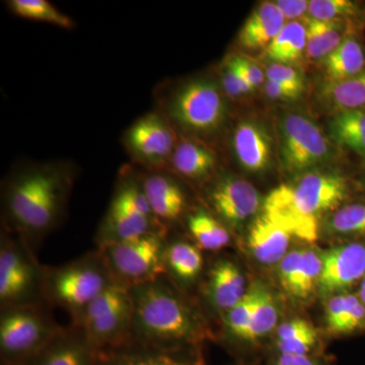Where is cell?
<instances>
[{"label":"cell","mask_w":365,"mask_h":365,"mask_svg":"<svg viewBox=\"0 0 365 365\" xmlns=\"http://www.w3.org/2000/svg\"><path fill=\"white\" fill-rule=\"evenodd\" d=\"M78 168L68 160L16 165L1 190L4 228L37 254L41 242L63 222Z\"/></svg>","instance_id":"1"},{"label":"cell","mask_w":365,"mask_h":365,"mask_svg":"<svg viewBox=\"0 0 365 365\" xmlns=\"http://www.w3.org/2000/svg\"><path fill=\"white\" fill-rule=\"evenodd\" d=\"M132 339L165 350H199L205 328L165 275L131 287Z\"/></svg>","instance_id":"2"},{"label":"cell","mask_w":365,"mask_h":365,"mask_svg":"<svg viewBox=\"0 0 365 365\" xmlns=\"http://www.w3.org/2000/svg\"><path fill=\"white\" fill-rule=\"evenodd\" d=\"M155 111L163 115L178 136L208 143L227 122V97L220 81L195 76L176 85H158L153 93Z\"/></svg>","instance_id":"3"},{"label":"cell","mask_w":365,"mask_h":365,"mask_svg":"<svg viewBox=\"0 0 365 365\" xmlns=\"http://www.w3.org/2000/svg\"><path fill=\"white\" fill-rule=\"evenodd\" d=\"M115 282L104 256L97 249L62 265L44 266L43 302L66 311L74 325L86 307Z\"/></svg>","instance_id":"4"},{"label":"cell","mask_w":365,"mask_h":365,"mask_svg":"<svg viewBox=\"0 0 365 365\" xmlns=\"http://www.w3.org/2000/svg\"><path fill=\"white\" fill-rule=\"evenodd\" d=\"M168 230L155 220L143 187L141 173L134 165L120 172L107 212L96 234L97 248Z\"/></svg>","instance_id":"5"},{"label":"cell","mask_w":365,"mask_h":365,"mask_svg":"<svg viewBox=\"0 0 365 365\" xmlns=\"http://www.w3.org/2000/svg\"><path fill=\"white\" fill-rule=\"evenodd\" d=\"M45 304L4 307L0 311L1 365H23L62 330Z\"/></svg>","instance_id":"6"},{"label":"cell","mask_w":365,"mask_h":365,"mask_svg":"<svg viewBox=\"0 0 365 365\" xmlns=\"http://www.w3.org/2000/svg\"><path fill=\"white\" fill-rule=\"evenodd\" d=\"M132 324L131 288L115 282L86 307L74 326L81 329L91 347L101 354L130 342Z\"/></svg>","instance_id":"7"},{"label":"cell","mask_w":365,"mask_h":365,"mask_svg":"<svg viewBox=\"0 0 365 365\" xmlns=\"http://www.w3.org/2000/svg\"><path fill=\"white\" fill-rule=\"evenodd\" d=\"M44 266L35 252L16 235L4 230L0 241V309L44 304Z\"/></svg>","instance_id":"8"},{"label":"cell","mask_w":365,"mask_h":365,"mask_svg":"<svg viewBox=\"0 0 365 365\" xmlns=\"http://www.w3.org/2000/svg\"><path fill=\"white\" fill-rule=\"evenodd\" d=\"M168 230H158L143 237L100 250L117 283L137 287L165 275Z\"/></svg>","instance_id":"9"},{"label":"cell","mask_w":365,"mask_h":365,"mask_svg":"<svg viewBox=\"0 0 365 365\" xmlns=\"http://www.w3.org/2000/svg\"><path fill=\"white\" fill-rule=\"evenodd\" d=\"M277 128L281 163L290 174H307L332 158V148L325 133L304 115H283Z\"/></svg>","instance_id":"10"},{"label":"cell","mask_w":365,"mask_h":365,"mask_svg":"<svg viewBox=\"0 0 365 365\" xmlns=\"http://www.w3.org/2000/svg\"><path fill=\"white\" fill-rule=\"evenodd\" d=\"M179 136L168 120L153 110L137 118L122 135L125 151L143 170H167Z\"/></svg>","instance_id":"11"},{"label":"cell","mask_w":365,"mask_h":365,"mask_svg":"<svg viewBox=\"0 0 365 365\" xmlns=\"http://www.w3.org/2000/svg\"><path fill=\"white\" fill-rule=\"evenodd\" d=\"M207 199L213 215L230 227H237L248 220L261 206L260 194L253 185L230 175L212 182Z\"/></svg>","instance_id":"12"},{"label":"cell","mask_w":365,"mask_h":365,"mask_svg":"<svg viewBox=\"0 0 365 365\" xmlns=\"http://www.w3.org/2000/svg\"><path fill=\"white\" fill-rule=\"evenodd\" d=\"M292 191L300 210L318 220L324 213L339 207L348 188L345 178L337 173L312 170L300 178Z\"/></svg>","instance_id":"13"},{"label":"cell","mask_w":365,"mask_h":365,"mask_svg":"<svg viewBox=\"0 0 365 365\" xmlns=\"http://www.w3.org/2000/svg\"><path fill=\"white\" fill-rule=\"evenodd\" d=\"M323 267L318 289L323 295L344 294L365 275V245L360 242L340 245L322 254Z\"/></svg>","instance_id":"14"},{"label":"cell","mask_w":365,"mask_h":365,"mask_svg":"<svg viewBox=\"0 0 365 365\" xmlns=\"http://www.w3.org/2000/svg\"><path fill=\"white\" fill-rule=\"evenodd\" d=\"M141 181L144 194L155 220L169 230L170 223L181 220L187 208L186 192L174 175L167 170H143Z\"/></svg>","instance_id":"15"},{"label":"cell","mask_w":365,"mask_h":365,"mask_svg":"<svg viewBox=\"0 0 365 365\" xmlns=\"http://www.w3.org/2000/svg\"><path fill=\"white\" fill-rule=\"evenodd\" d=\"M98 365H206L199 350H165L137 342L98 354Z\"/></svg>","instance_id":"16"},{"label":"cell","mask_w":365,"mask_h":365,"mask_svg":"<svg viewBox=\"0 0 365 365\" xmlns=\"http://www.w3.org/2000/svg\"><path fill=\"white\" fill-rule=\"evenodd\" d=\"M98 352L78 326L63 327L39 353L23 365H98Z\"/></svg>","instance_id":"17"},{"label":"cell","mask_w":365,"mask_h":365,"mask_svg":"<svg viewBox=\"0 0 365 365\" xmlns=\"http://www.w3.org/2000/svg\"><path fill=\"white\" fill-rule=\"evenodd\" d=\"M262 215L287 230L292 237L307 242L318 239V220L300 210L290 185H280L269 193Z\"/></svg>","instance_id":"18"},{"label":"cell","mask_w":365,"mask_h":365,"mask_svg":"<svg viewBox=\"0 0 365 365\" xmlns=\"http://www.w3.org/2000/svg\"><path fill=\"white\" fill-rule=\"evenodd\" d=\"M230 144L235 158L242 169L259 173L270 165L272 139L259 122L252 120L240 122L232 131Z\"/></svg>","instance_id":"19"},{"label":"cell","mask_w":365,"mask_h":365,"mask_svg":"<svg viewBox=\"0 0 365 365\" xmlns=\"http://www.w3.org/2000/svg\"><path fill=\"white\" fill-rule=\"evenodd\" d=\"M217 163V153L210 144L179 137L167 172L189 181L203 182L212 177Z\"/></svg>","instance_id":"20"},{"label":"cell","mask_w":365,"mask_h":365,"mask_svg":"<svg viewBox=\"0 0 365 365\" xmlns=\"http://www.w3.org/2000/svg\"><path fill=\"white\" fill-rule=\"evenodd\" d=\"M246 280L232 261L220 259L209 270L205 294L211 307L227 313L247 294Z\"/></svg>","instance_id":"21"},{"label":"cell","mask_w":365,"mask_h":365,"mask_svg":"<svg viewBox=\"0 0 365 365\" xmlns=\"http://www.w3.org/2000/svg\"><path fill=\"white\" fill-rule=\"evenodd\" d=\"M285 21L275 2H263L252 11L240 30V47L250 51L267 49L284 28Z\"/></svg>","instance_id":"22"},{"label":"cell","mask_w":365,"mask_h":365,"mask_svg":"<svg viewBox=\"0 0 365 365\" xmlns=\"http://www.w3.org/2000/svg\"><path fill=\"white\" fill-rule=\"evenodd\" d=\"M202 252L194 242L168 239L165 255V276L179 287L195 282L202 272Z\"/></svg>","instance_id":"23"},{"label":"cell","mask_w":365,"mask_h":365,"mask_svg":"<svg viewBox=\"0 0 365 365\" xmlns=\"http://www.w3.org/2000/svg\"><path fill=\"white\" fill-rule=\"evenodd\" d=\"M292 235L265 215L255 220L249 234V248L260 263H277L288 253Z\"/></svg>","instance_id":"24"},{"label":"cell","mask_w":365,"mask_h":365,"mask_svg":"<svg viewBox=\"0 0 365 365\" xmlns=\"http://www.w3.org/2000/svg\"><path fill=\"white\" fill-rule=\"evenodd\" d=\"M307 56L323 60L349 36L355 32L352 20L319 21L309 18L307 21Z\"/></svg>","instance_id":"25"},{"label":"cell","mask_w":365,"mask_h":365,"mask_svg":"<svg viewBox=\"0 0 365 365\" xmlns=\"http://www.w3.org/2000/svg\"><path fill=\"white\" fill-rule=\"evenodd\" d=\"M326 83L343 81L365 71V52L356 36H349L332 53L321 60Z\"/></svg>","instance_id":"26"},{"label":"cell","mask_w":365,"mask_h":365,"mask_svg":"<svg viewBox=\"0 0 365 365\" xmlns=\"http://www.w3.org/2000/svg\"><path fill=\"white\" fill-rule=\"evenodd\" d=\"M187 227L194 244L201 251H220L230 242L227 225L206 209L198 208L190 213Z\"/></svg>","instance_id":"27"},{"label":"cell","mask_w":365,"mask_h":365,"mask_svg":"<svg viewBox=\"0 0 365 365\" xmlns=\"http://www.w3.org/2000/svg\"><path fill=\"white\" fill-rule=\"evenodd\" d=\"M319 97L336 113L365 109V71L343 81L322 86Z\"/></svg>","instance_id":"28"},{"label":"cell","mask_w":365,"mask_h":365,"mask_svg":"<svg viewBox=\"0 0 365 365\" xmlns=\"http://www.w3.org/2000/svg\"><path fill=\"white\" fill-rule=\"evenodd\" d=\"M307 26L299 21H288L265 50L275 63L292 66L302 61L307 50Z\"/></svg>","instance_id":"29"},{"label":"cell","mask_w":365,"mask_h":365,"mask_svg":"<svg viewBox=\"0 0 365 365\" xmlns=\"http://www.w3.org/2000/svg\"><path fill=\"white\" fill-rule=\"evenodd\" d=\"M330 131L339 145L365 158V109L336 113Z\"/></svg>","instance_id":"30"},{"label":"cell","mask_w":365,"mask_h":365,"mask_svg":"<svg viewBox=\"0 0 365 365\" xmlns=\"http://www.w3.org/2000/svg\"><path fill=\"white\" fill-rule=\"evenodd\" d=\"M6 6L14 16L42 21L66 30L76 28V21L47 0H9Z\"/></svg>","instance_id":"31"},{"label":"cell","mask_w":365,"mask_h":365,"mask_svg":"<svg viewBox=\"0 0 365 365\" xmlns=\"http://www.w3.org/2000/svg\"><path fill=\"white\" fill-rule=\"evenodd\" d=\"M278 321L277 306L268 288L259 282V294L253 316L242 342L256 343L275 328Z\"/></svg>","instance_id":"32"},{"label":"cell","mask_w":365,"mask_h":365,"mask_svg":"<svg viewBox=\"0 0 365 365\" xmlns=\"http://www.w3.org/2000/svg\"><path fill=\"white\" fill-rule=\"evenodd\" d=\"M323 267L322 253L316 249H304L297 278L289 294L299 299H309L314 288H318Z\"/></svg>","instance_id":"33"},{"label":"cell","mask_w":365,"mask_h":365,"mask_svg":"<svg viewBox=\"0 0 365 365\" xmlns=\"http://www.w3.org/2000/svg\"><path fill=\"white\" fill-rule=\"evenodd\" d=\"M259 294V282L254 283L244 297L234 307L223 314L227 335L232 339L242 341L248 330Z\"/></svg>","instance_id":"34"},{"label":"cell","mask_w":365,"mask_h":365,"mask_svg":"<svg viewBox=\"0 0 365 365\" xmlns=\"http://www.w3.org/2000/svg\"><path fill=\"white\" fill-rule=\"evenodd\" d=\"M327 227L331 234L365 237V204H349L334 211Z\"/></svg>","instance_id":"35"},{"label":"cell","mask_w":365,"mask_h":365,"mask_svg":"<svg viewBox=\"0 0 365 365\" xmlns=\"http://www.w3.org/2000/svg\"><path fill=\"white\" fill-rule=\"evenodd\" d=\"M309 18L319 21L352 20L359 16V4L350 0H312Z\"/></svg>","instance_id":"36"},{"label":"cell","mask_w":365,"mask_h":365,"mask_svg":"<svg viewBox=\"0 0 365 365\" xmlns=\"http://www.w3.org/2000/svg\"><path fill=\"white\" fill-rule=\"evenodd\" d=\"M359 302V297L354 294L333 295L326 304L325 319L328 330L340 335L346 319Z\"/></svg>","instance_id":"37"},{"label":"cell","mask_w":365,"mask_h":365,"mask_svg":"<svg viewBox=\"0 0 365 365\" xmlns=\"http://www.w3.org/2000/svg\"><path fill=\"white\" fill-rule=\"evenodd\" d=\"M266 78L278 83L300 97L304 91V76L294 66L271 62L265 68Z\"/></svg>","instance_id":"38"},{"label":"cell","mask_w":365,"mask_h":365,"mask_svg":"<svg viewBox=\"0 0 365 365\" xmlns=\"http://www.w3.org/2000/svg\"><path fill=\"white\" fill-rule=\"evenodd\" d=\"M218 81L227 98H241L254 91L249 83L225 61L220 67Z\"/></svg>","instance_id":"39"},{"label":"cell","mask_w":365,"mask_h":365,"mask_svg":"<svg viewBox=\"0 0 365 365\" xmlns=\"http://www.w3.org/2000/svg\"><path fill=\"white\" fill-rule=\"evenodd\" d=\"M225 61L230 64L253 90L265 83L266 78L264 71L258 64L255 63L248 57L242 55H230Z\"/></svg>","instance_id":"40"},{"label":"cell","mask_w":365,"mask_h":365,"mask_svg":"<svg viewBox=\"0 0 365 365\" xmlns=\"http://www.w3.org/2000/svg\"><path fill=\"white\" fill-rule=\"evenodd\" d=\"M302 251L304 249L288 252L284 258L280 261L279 271H278L280 282L288 294L294 287L297 270H299L300 261H302Z\"/></svg>","instance_id":"41"},{"label":"cell","mask_w":365,"mask_h":365,"mask_svg":"<svg viewBox=\"0 0 365 365\" xmlns=\"http://www.w3.org/2000/svg\"><path fill=\"white\" fill-rule=\"evenodd\" d=\"M316 331L314 327L311 323L304 319H290L287 323L282 324L278 328L277 334H276L275 342H282L294 339L299 336L304 335V334L314 332Z\"/></svg>","instance_id":"42"},{"label":"cell","mask_w":365,"mask_h":365,"mask_svg":"<svg viewBox=\"0 0 365 365\" xmlns=\"http://www.w3.org/2000/svg\"><path fill=\"white\" fill-rule=\"evenodd\" d=\"M276 6L280 9L285 20L297 21L309 11V1L304 0H278Z\"/></svg>","instance_id":"43"},{"label":"cell","mask_w":365,"mask_h":365,"mask_svg":"<svg viewBox=\"0 0 365 365\" xmlns=\"http://www.w3.org/2000/svg\"><path fill=\"white\" fill-rule=\"evenodd\" d=\"M270 365H324L316 355H295L276 353Z\"/></svg>","instance_id":"44"},{"label":"cell","mask_w":365,"mask_h":365,"mask_svg":"<svg viewBox=\"0 0 365 365\" xmlns=\"http://www.w3.org/2000/svg\"><path fill=\"white\" fill-rule=\"evenodd\" d=\"M264 91L269 98L273 100L290 101L299 98L292 91H288L287 88H283L278 83H274L270 79L266 78L265 83L263 85Z\"/></svg>","instance_id":"45"},{"label":"cell","mask_w":365,"mask_h":365,"mask_svg":"<svg viewBox=\"0 0 365 365\" xmlns=\"http://www.w3.org/2000/svg\"><path fill=\"white\" fill-rule=\"evenodd\" d=\"M359 297L360 302L365 306V275L362 277L361 284H360Z\"/></svg>","instance_id":"46"}]
</instances>
